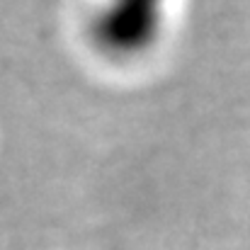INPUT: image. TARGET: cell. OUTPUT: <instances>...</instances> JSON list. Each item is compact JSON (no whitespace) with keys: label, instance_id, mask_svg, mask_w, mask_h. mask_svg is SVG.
Returning <instances> with one entry per match:
<instances>
[{"label":"cell","instance_id":"7a4b0ae2","mask_svg":"<svg viewBox=\"0 0 250 250\" xmlns=\"http://www.w3.org/2000/svg\"><path fill=\"white\" fill-rule=\"evenodd\" d=\"M156 2H167V0H156Z\"/></svg>","mask_w":250,"mask_h":250},{"label":"cell","instance_id":"6da1fadb","mask_svg":"<svg viewBox=\"0 0 250 250\" xmlns=\"http://www.w3.org/2000/svg\"><path fill=\"white\" fill-rule=\"evenodd\" d=\"M166 29V2L100 0L87 17L90 44L112 61H136L151 54Z\"/></svg>","mask_w":250,"mask_h":250}]
</instances>
